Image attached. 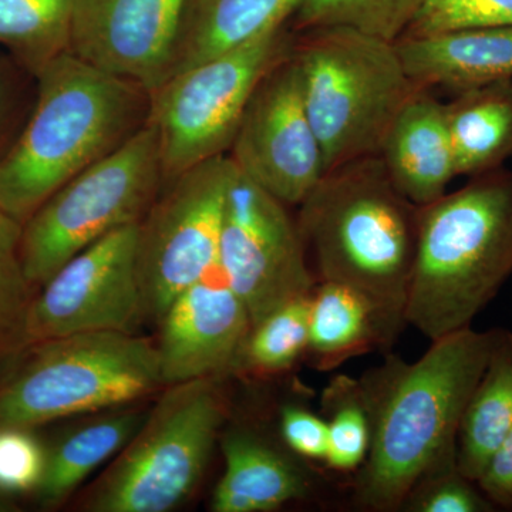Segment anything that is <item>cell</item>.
I'll list each match as a JSON object with an SVG mask.
<instances>
[{
	"label": "cell",
	"instance_id": "1",
	"mask_svg": "<svg viewBox=\"0 0 512 512\" xmlns=\"http://www.w3.org/2000/svg\"><path fill=\"white\" fill-rule=\"evenodd\" d=\"M498 330H457L431 340L413 363L389 357L359 380L372 443L353 500L366 511L399 510L423 478L457 467V439Z\"/></svg>",
	"mask_w": 512,
	"mask_h": 512
},
{
	"label": "cell",
	"instance_id": "2",
	"mask_svg": "<svg viewBox=\"0 0 512 512\" xmlns=\"http://www.w3.org/2000/svg\"><path fill=\"white\" fill-rule=\"evenodd\" d=\"M151 93L72 53L36 76L25 126L0 158V211L25 224L40 205L148 124Z\"/></svg>",
	"mask_w": 512,
	"mask_h": 512
},
{
	"label": "cell",
	"instance_id": "3",
	"mask_svg": "<svg viewBox=\"0 0 512 512\" xmlns=\"http://www.w3.org/2000/svg\"><path fill=\"white\" fill-rule=\"evenodd\" d=\"M316 282L352 286L402 332L416 258L419 208L390 180L380 156L330 168L298 205Z\"/></svg>",
	"mask_w": 512,
	"mask_h": 512
},
{
	"label": "cell",
	"instance_id": "4",
	"mask_svg": "<svg viewBox=\"0 0 512 512\" xmlns=\"http://www.w3.org/2000/svg\"><path fill=\"white\" fill-rule=\"evenodd\" d=\"M512 275V174L474 175L419 208L406 322L431 340L470 328Z\"/></svg>",
	"mask_w": 512,
	"mask_h": 512
},
{
	"label": "cell",
	"instance_id": "5",
	"mask_svg": "<svg viewBox=\"0 0 512 512\" xmlns=\"http://www.w3.org/2000/svg\"><path fill=\"white\" fill-rule=\"evenodd\" d=\"M291 59L326 171L379 156L394 119L419 89L396 43L355 29L295 32Z\"/></svg>",
	"mask_w": 512,
	"mask_h": 512
},
{
	"label": "cell",
	"instance_id": "6",
	"mask_svg": "<svg viewBox=\"0 0 512 512\" xmlns=\"http://www.w3.org/2000/svg\"><path fill=\"white\" fill-rule=\"evenodd\" d=\"M163 387L156 342L138 333L86 332L32 343L0 376V426L104 412Z\"/></svg>",
	"mask_w": 512,
	"mask_h": 512
},
{
	"label": "cell",
	"instance_id": "7",
	"mask_svg": "<svg viewBox=\"0 0 512 512\" xmlns=\"http://www.w3.org/2000/svg\"><path fill=\"white\" fill-rule=\"evenodd\" d=\"M225 377L165 386L84 498L90 512H168L200 484L229 417Z\"/></svg>",
	"mask_w": 512,
	"mask_h": 512
},
{
	"label": "cell",
	"instance_id": "8",
	"mask_svg": "<svg viewBox=\"0 0 512 512\" xmlns=\"http://www.w3.org/2000/svg\"><path fill=\"white\" fill-rule=\"evenodd\" d=\"M165 184L147 124L119 150L67 181L22 225L23 268L37 289L67 261L116 229L140 224Z\"/></svg>",
	"mask_w": 512,
	"mask_h": 512
},
{
	"label": "cell",
	"instance_id": "9",
	"mask_svg": "<svg viewBox=\"0 0 512 512\" xmlns=\"http://www.w3.org/2000/svg\"><path fill=\"white\" fill-rule=\"evenodd\" d=\"M291 25L174 74L151 93L165 183L228 154L252 93L291 53Z\"/></svg>",
	"mask_w": 512,
	"mask_h": 512
},
{
	"label": "cell",
	"instance_id": "10",
	"mask_svg": "<svg viewBox=\"0 0 512 512\" xmlns=\"http://www.w3.org/2000/svg\"><path fill=\"white\" fill-rule=\"evenodd\" d=\"M234 170L228 154L194 165L164 184L138 224L137 272L146 322H160L177 296L217 271Z\"/></svg>",
	"mask_w": 512,
	"mask_h": 512
},
{
	"label": "cell",
	"instance_id": "11",
	"mask_svg": "<svg viewBox=\"0 0 512 512\" xmlns=\"http://www.w3.org/2000/svg\"><path fill=\"white\" fill-rule=\"evenodd\" d=\"M288 208L235 167L225 202L218 272L244 303L252 325L309 295L318 284L298 221Z\"/></svg>",
	"mask_w": 512,
	"mask_h": 512
},
{
	"label": "cell",
	"instance_id": "12",
	"mask_svg": "<svg viewBox=\"0 0 512 512\" xmlns=\"http://www.w3.org/2000/svg\"><path fill=\"white\" fill-rule=\"evenodd\" d=\"M137 241L138 224L116 229L40 286L29 313V345L74 333H137L146 322Z\"/></svg>",
	"mask_w": 512,
	"mask_h": 512
},
{
	"label": "cell",
	"instance_id": "13",
	"mask_svg": "<svg viewBox=\"0 0 512 512\" xmlns=\"http://www.w3.org/2000/svg\"><path fill=\"white\" fill-rule=\"evenodd\" d=\"M228 156L288 207H298L326 173L291 53L256 86Z\"/></svg>",
	"mask_w": 512,
	"mask_h": 512
},
{
	"label": "cell",
	"instance_id": "14",
	"mask_svg": "<svg viewBox=\"0 0 512 512\" xmlns=\"http://www.w3.org/2000/svg\"><path fill=\"white\" fill-rule=\"evenodd\" d=\"M184 0H73L69 53L153 92L167 79Z\"/></svg>",
	"mask_w": 512,
	"mask_h": 512
},
{
	"label": "cell",
	"instance_id": "15",
	"mask_svg": "<svg viewBox=\"0 0 512 512\" xmlns=\"http://www.w3.org/2000/svg\"><path fill=\"white\" fill-rule=\"evenodd\" d=\"M210 276L177 296L158 322L163 386L237 372L251 318L224 279L214 282Z\"/></svg>",
	"mask_w": 512,
	"mask_h": 512
},
{
	"label": "cell",
	"instance_id": "16",
	"mask_svg": "<svg viewBox=\"0 0 512 512\" xmlns=\"http://www.w3.org/2000/svg\"><path fill=\"white\" fill-rule=\"evenodd\" d=\"M379 156L394 187L416 207L443 197L457 177L446 103L419 87L394 119Z\"/></svg>",
	"mask_w": 512,
	"mask_h": 512
},
{
	"label": "cell",
	"instance_id": "17",
	"mask_svg": "<svg viewBox=\"0 0 512 512\" xmlns=\"http://www.w3.org/2000/svg\"><path fill=\"white\" fill-rule=\"evenodd\" d=\"M396 47L406 73L423 89L457 94L512 79V26L406 35Z\"/></svg>",
	"mask_w": 512,
	"mask_h": 512
},
{
	"label": "cell",
	"instance_id": "18",
	"mask_svg": "<svg viewBox=\"0 0 512 512\" xmlns=\"http://www.w3.org/2000/svg\"><path fill=\"white\" fill-rule=\"evenodd\" d=\"M221 450L225 470L212 494V511H275L312 494L306 468L255 431L229 430Z\"/></svg>",
	"mask_w": 512,
	"mask_h": 512
},
{
	"label": "cell",
	"instance_id": "19",
	"mask_svg": "<svg viewBox=\"0 0 512 512\" xmlns=\"http://www.w3.org/2000/svg\"><path fill=\"white\" fill-rule=\"evenodd\" d=\"M303 0H184L167 79L291 25ZM165 79V80H167Z\"/></svg>",
	"mask_w": 512,
	"mask_h": 512
},
{
	"label": "cell",
	"instance_id": "20",
	"mask_svg": "<svg viewBox=\"0 0 512 512\" xmlns=\"http://www.w3.org/2000/svg\"><path fill=\"white\" fill-rule=\"evenodd\" d=\"M399 335L365 293L339 282L320 281L313 286L305 359L319 372L335 370L372 350L390 348Z\"/></svg>",
	"mask_w": 512,
	"mask_h": 512
},
{
	"label": "cell",
	"instance_id": "21",
	"mask_svg": "<svg viewBox=\"0 0 512 512\" xmlns=\"http://www.w3.org/2000/svg\"><path fill=\"white\" fill-rule=\"evenodd\" d=\"M446 111L457 177L497 170L512 157V79L457 93Z\"/></svg>",
	"mask_w": 512,
	"mask_h": 512
},
{
	"label": "cell",
	"instance_id": "22",
	"mask_svg": "<svg viewBox=\"0 0 512 512\" xmlns=\"http://www.w3.org/2000/svg\"><path fill=\"white\" fill-rule=\"evenodd\" d=\"M144 417L137 409H114L74 427L47 448L45 474L36 491L40 505L63 504L94 470L126 446Z\"/></svg>",
	"mask_w": 512,
	"mask_h": 512
},
{
	"label": "cell",
	"instance_id": "23",
	"mask_svg": "<svg viewBox=\"0 0 512 512\" xmlns=\"http://www.w3.org/2000/svg\"><path fill=\"white\" fill-rule=\"evenodd\" d=\"M512 429V335L498 330L483 376L471 394L457 439V467L477 483Z\"/></svg>",
	"mask_w": 512,
	"mask_h": 512
},
{
	"label": "cell",
	"instance_id": "24",
	"mask_svg": "<svg viewBox=\"0 0 512 512\" xmlns=\"http://www.w3.org/2000/svg\"><path fill=\"white\" fill-rule=\"evenodd\" d=\"M73 0H0V46L37 76L69 52Z\"/></svg>",
	"mask_w": 512,
	"mask_h": 512
},
{
	"label": "cell",
	"instance_id": "25",
	"mask_svg": "<svg viewBox=\"0 0 512 512\" xmlns=\"http://www.w3.org/2000/svg\"><path fill=\"white\" fill-rule=\"evenodd\" d=\"M309 295L279 306L251 326L235 373L279 375L291 370L299 359L305 357Z\"/></svg>",
	"mask_w": 512,
	"mask_h": 512
},
{
	"label": "cell",
	"instance_id": "26",
	"mask_svg": "<svg viewBox=\"0 0 512 512\" xmlns=\"http://www.w3.org/2000/svg\"><path fill=\"white\" fill-rule=\"evenodd\" d=\"M427 0H303L292 29L340 26L396 43L412 26Z\"/></svg>",
	"mask_w": 512,
	"mask_h": 512
},
{
	"label": "cell",
	"instance_id": "27",
	"mask_svg": "<svg viewBox=\"0 0 512 512\" xmlns=\"http://www.w3.org/2000/svg\"><path fill=\"white\" fill-rule=\"evenodd\" d=\"M22 224L0 211V376L29 346V313L37 291L23 268Z\"/></svg>",
	"mask_w": 512,
	"mask_h": 512
},
{
	"label": "cell",
	"instance_id": "28",
	"mask_svg": "<svg viewBox=\"0 0 512 512\" xmlns=\"http://www.w3.org/2000/svg\"><path fill=\"white\" fill-rule=\"evenodd\" d=\"M328 419L325 464L336 473H357L369 456L372 426L359 380L338 376L323 392Z\"/></svg>",
	"mask_w": 512,
	"mask_h": 512
},
{
	"label": "cell",
	"instance_id": "29",
	"mask_svg": "<svg viewBox=\"0 0 512 512\" xmlns=\"http://www.w3.org/2000/svg\"><path fill=\"white\" fill-rule=\"evenodd\" d=\"M46 461L47 448L33 429L0 426V495L36 494Z\"/></svg>",
	"mask_w": 512,
	"mask_h": 512
},
{
	"label": "cell",
	"instance_id": "30",
	"mask_svg": "<svg viewBox=\"0 0 512 512\" xmlns=\"http://www.w3.org/2000/svg\"><path fill=\"white\" fill-rule=\"evenodd\" d=\"M485 26H512V0H427L403 36Z\"/></svg>",
	"mask_w": 512,
	"mask_h": 512
},
{
	"label": "cell",
	"instance_id": "31",
	"mask_svg": "<svg viewBox=\"0 0 512 512\" xmlns=\"http://www.w3.org/2000/svg\"><path fill=\"white\" fill-rule=\"evenodd\" d=\"M458 467L430 474L414 487L403 507L417 512H487L493 503Z\"/></svg>",
	"mask_w": 512,
	"mask_h": 512
},
{
	"label": "cell",
	"instance_id": "32",
	"mask_svg": "<svg viewBox=\"0 0 512 512\" xmlns=\"http://www.w3.org/2000/svg\"><path fill=\"white\" fill-rule=\"evenodd\" d=\"M36 97V77L9 53H0V158L25 126Z\"/></svg>",
	"mask_w": 512,
	"mask_h": 512
},
{
	"label": "cell",
	"instance_id": "33",
	"mask_svg": "<svg viewBox=\"0 0 512 512\" xmlns=\"http://www.w3.org/2000/svg\"><path fill=\"white\" fill-rule=\"evenodd\" d=\"M279 430L285 446L303 460L325 463L328 456V423L325 419L296 404L282 407Z\"/></svg>",
	"mask_w": 512,
	"mask_h": 512
},
{
	"label": "cell",
	"instance_id": "34",
	"mask_svg": "<svg viewBox=\"0 0 512 512\" xmlns=\"http://www.w3.org/2000/svg\"><path fill=\"white\" fill-rule=\"evenodd\" d=\"M476 484L491 503L512 507V429L488 460Z\"/></svg>",
	"mask_w": 512,
	"mask_h": 512
}]
</instances>
